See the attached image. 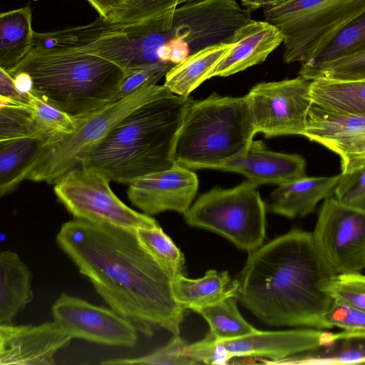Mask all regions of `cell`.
<instances>
[{"mask_svg":"<svg viewBox=\"0 0 365 365\" xmlns=\"http://www.w3.org/2000/svg\"><path fill=\"white\" fill-rule=\"evenodd\" d=\"M58 247L96 292L138 331L179 335L185 309L175 299L172 277L141 245L135 230L75 219L56 235Z\"/></svg>","mask_w":365,"mask_h":365,"instance_id":"cell-1","label":"cell"},{"mask_svg":"<svg viewBox=\"0 0 365 365\" xmlns=\"http://www.w3.org/2000/svg\"><path fill=\"white\" fill-rule=\"evenodd\" d=\"M335 275L312 233L293 229L250 252L235 297L269 326L329 329L333 299L322 285Z\"/></svg>","mask_w":365,"mask_h":365,"instance_id":"cell-2","label":"cell"},{"mask_svg":"<svg viewBox=\"0 0 365 365\" xmlns=\"http://www.w3.org/2000/svg\"><path fill=\"white\" fill-rule=\"evenodd\" d=\"M192 100L169 92L145 103L118 123L81 166L127 185L173 167L177 134Z\"/></svg>","mask_w":365,"mask_h":365,"instance_id":"cell-3","label":"cell"},{"mask_svg":"<svg viewBox=\"0 0 365 365\" xmlns=\"http://www.w3.org/2000/svg\"><path fill=\"white\" fill-rule=\"evenodd\" d=\"M9 73L24 72L29 91L78 117L115 101L125 71L116 64L81 49L33 46Z\"/></svg>","mask_w":365,"mask_h":365,"instance_id":"cell-4","label":"cell"},{"mask_svg":"<svg viewBox=\"0 0 365 365\" xmlns=\"http://www.w3.org/2000/svg\"><path fill=\"white\" fill-rule=\"evenodd\" d=\"M255 134L245 96L213 93L192 100L177 134L175 163L192 170L210 169L244 154Z\"/></svg>","mask_w":365,"mask_h":365,"instance_id":"cell-5","label":"cell"},{"mask_svg":"<svg viewBox=\"0 0 365 365\" xmlns=\"http://www.w3.org/2000/svg\"><path fill=\"white\" fill-rule=\"evenodd\" d=\"M170 92L164 85H145L122 99L111 102L77 118L78 125L69 135L41 144L16 181L54 184L70 170L81 166L112 129L128 114L145 103Z\"/></svg>","mask_w":365,"mask_h":365,"instance_id":"cell-6","label":"cell"},{"mask_svg":"<svg viewBox=\"0 0 365 365\" xmlns=\"http://www.w3.org/2000/svg\"><path fill=\"white\" fill-rule=\"evenodd\" d=\"M364 13L365 0H282L264 9L265 21L284 36L287 63L313 58Z\"/></svg>","mask_w":365,"mask_h":365,"instance_id":"cell-7","label":"cell"},{"mask_svg":"<svg viewBox=\"0 0 365 365\" xmlns=\"http://www.w3.org/2000/svg\"><path fill=\"white\" fill-rule=\"evenodd\" d=\"M171 38L170 30H160L149 21L118 24L101 16L86 25L38 34L40 43L46 48L81 49L116 64L124 71L161 62L158 50Z\"/></svg>","mask_w":365,"mask_h":365,"instance_id":"cell-8","label":"cell"},{"mask_svg":"<svg viewBox=\"0 0 365 365\" xmlns=\"http://www.w3.org/2000/svg\"><path fill=\"white\" fill-rule=\"evenodd\" d=\"M257 187L248 180L229 189L215 187L197 199L185 220L250 253L262 245L266 235V207Z\"/></svg>","mask_w":365,"mask_h":365,"instance_id":"cell-9","label":"cell"},{"mask_svg":"<svg viewBox=\"0 0 365 365\" xmlns=\"http://www.w3.org/2000/svg\"><path fill=\"white\" fill-rule=\"evenodd\" d=\"M109 182L104 175L80 166L59 178L53 190L75 219L135 230L158 225L153 217L123 203Z\"/></svg>","mask_w":365,"mask_h":365,"instance_id":"cell-10","label":"cell"},{"mask_svg":"<svg viewBox=\"0 0 365 365\" xmlns=\"http://www.w3.org/2000/svg\"><path fill=\"white\" fill-rule=\"evenodd\" d=\"M311 82L298 76L253 86L245 98L255 133H262L266 138L303 136L311 103Z\"/></svg>","mask_w":365,"mask_h":365,"instance_id":"cell-11","label":"cell"},{"mask_svg":"<svg viewBox=\"0 0 365 365\" xmlns=\"http://www.w3.org/2000/svg\"><path fill=\"white\" fill-rule=\"evenodd\" d=\"M312 235L336 274L360 273L365 269V212L330 196L324 200Z\"/></svg>","mask_w":365,"mask_h":365,"instance_id":"cell-12","label":"cell"},{"mask_svg":"<svg viewBox=\"0 0 365 365\" xmlns=\"http://www.w3.org/2000/svg\"><path fill=\"white\" fill-rule=\"evenodd\" d=\"M251 21V11L236 0H192L175 10L170 31L173 38L186 42L190 55L209 46L231 43L235 31Z\"/></svg>","mask_w":365,"mask_h":365,"instance_id":"cell-13","label":"cell"},{"mask_svg":"<svg viewBox=\"0 0 365 365\" xmlns=\"http://www.w3.org/2000/svg\"><path fill=\"white\" fill-rule=\"evenodd\" d=\"M51 312L53 320L73 338L128 348L137 344L136 327L111 308L62 293L53 304Z\"/></svg>","mask_w":365,"mask_h":365,"instance_id":"cell-14","label":"cell"},{"mask_svg":"<svg viewBox=\"0 0 365 365\" xmlns=\"http://www.w3.org/2000/svg\"><path fill=\"white\" fill-rule=\"evenodd\" d=\"M197 188V175L175 163L168 169L133 180L128 184L127 195L130 202L148 215L165 211L184 215Z\"/></svg>","mask_w":365,"mask_h":365,"instance_id":"cell-15","label":"cell"},{"mask_svg":"<svg viewBox=\"0 0 365 365\" xmlns=\"http://www.w3.org/2000/svg\"><path fill=\"white\" fill-rule=\"evenodd\" d=\"M73 336L56 322L0 325L1 365H53L58 351Z\"/></svg>","mask_w":365,"mask_h":365,"instance_id":"cell-16","label":"cell"},{"mask_svg":"<svg viewBox=\"0 0 365 365\" xmlns=\"http://www.w3.org/2000/svg\"><path fill=\"white\" fill-rule=\"evenodd\" d=\"M332 332L315 328L286 331H256L235 339L218 340L230 356L261 357L274 364L306 351L315 349L329 342Z\"/></svg>","mask_w":365,"mask_h":365,"instance_id":"cell-17","label":"cell"},{"mask_svg":"<svg viewBox=\"0 0 365 365\" xmlns=\"http://www.w3.org/2000/svg\"><path fill=\"white\" fill-rule=\"evenodd\" d=\"M305 159L296 153H278L269 149L262 140H252L242 155L210 168L240 173L258 186L277 185L306 177Z\"/></svg>","mask_w":365,"mask_h":365,"instance_id":"cell-18","label":"cell"},{"mask_svg":"<svg viewBox=\"0 0 365 365\" xmlns=\"http://www.w3.org/2000/svg\"><path fill=\"white\" fill-rule=\"evenodd\" d=\"M284 40V36L275 26L265 21H251L235 31L230 42L233 46L208 79L226 77L262 63Z\"/></svg>","mask_w":365,"mask_h":365,"instance_id":"cell-19","label":"cell"},{"mask_svg":"<svg viewBox=\"0 0 365 365\" xmlns=\"http://www.w3.org/2000/svg\"><path fill=\"white\" fill-rule=\"evenodd\" d=\"M303 136L341 158L365 138V114L334 111L311 102Z\"/></svg>","mask_w":365,"mask_h":365,"instance_id":"cell-20","label":"cell"},{"mask_svg":"<svg viewBox=\"0 0 365 365\" xmlns=\"http://www.w3.org/2000/svg\"><path fill=\"white\" fill-rule=\"evenodd\" d=\"M340 174L329 177H304L279 185L271 193L269 210L287 218L303 217L318 203L334 195Z\"/></svg>","mask_w":365,"mask_h":365,"instance_id":"cell-21","label":"cell"},{"mask_svg":"<svg viewBox=\"0 0 365 365\" xmlns=\"http://www.w3.org/2000/svg\"><path fill=\"white\" fill-rule=\"evenodd\" d=\"M32 275L19 255L0 253V325L11 324L14 318L34 299Z\"/></svg>","mask_w":365,"mask_h":365,"instance_id":"cell-22","label":"cell"},{"mask_svg":"<svg viewBox=\"0 0 365 365\" xmlns=\"http://www.w3.org/2000/svg\"><path fill=\"white\" fill-rule=\"evenodd\" d=\"M175 300L185 309L194 312L216 304L226 298L235 297L237 281L232 279L227 272L210 269L204 277L190 279L177 274L172 279Z\"/></svg>","mask_w":365,"mask_h":365,"instance_id":"cell-23","label":"cell"},{"mask_svg":"<svg viewBox=\"0 0 365 365\" xmlns=\"http://www.w3.org/2000/svg\"><path fill=\"white\" fill-rule=\"evenodd\" d=\"M233 43H220L191 53L166 73L164 86L173 93L187 97L229 53Z\"/></svg>","mask_w":365,"mask_h":365,"instance_id":"cell-24","label":"cell"},{"mask_svg":"<svg viewBox=\"0 0 365 365\" xmlns=\"http://www.w3.org/2000/svg\"><path fill=\"white\" fill-rule=\"evenodd\" d=\"M29 6L0 14V68L13 69L34 46Z\"/></svg>","mask_w":365,"mask_h":365,"instance_id":"cell-25","label":"cell"},{"mask_svg":"<svg viewBox=\"0 0 365 365\" xmlns=\"http://www.w3.org/2000/svg\"><path fill=\"white\" fill-rule=\"evenodd\" d=\"M276 364H365V332L344 331L334 334L327 344Z\"/></svg>","mask_w":365,"mask_h":365,"instance_id":"cell-26","label":"cell"},{"mask_svg":"<svg viewBox=\"0 0 365 365\" xmlns=\"http://www.w3.org/2000/svg\"><path fill=\"white\" fill-rule=\"evenodd\" d=\"M311 102L326 109L365 114V78L341 81L324 78L312 80Z\"/></svg>","mask_w":365,"mask_h":365,"instance_id":"cell-27","label":"cell"},{"mask_svg":"<svg viewBox=\"0 0 365 365\" xmlns=\"http://www.w3.org/2000/svg\"><path fill=\"white\" fill-rule=\"evenodd\" d=\"M29 103L32 108V138L46 144L63 138L77 128V118L74 117L43 98L27 92Z\"/></svg>","mask_w":365,"mask_h":365,"instance_id":"cell-28","label":"cell"},{"mask_svg":"<svg viewBox=\"0 0 365 365\" xmlns=\"http://www.w3.org/2000/svg\"><path fill=\"white\" fill-rule=\"evenodd\" d=\"M237 301L230 297L196 312L207 321L210 333L217 340L235 339L257 330L240 314Z\"/></svg>","mask_w":365,"mask_h":365,"instance_id":"cell-29","label":"cell"},{"mask_svg":"<svg viewBox=\"0 0 365 365\" xmlns=\"http://www.w3.org/2000/svg\"><path fill=\"white\" fill-rule=\"evenodd\" d=\"M42 143L26 137L0 143V196L12 192L22 170L38 150Z\"/></svg>","mask_w":365,"mask_h":365,"instance_id":"cell-30","label":"cell"},{"mask_svg":"<svg viewBox=\"0 0 365 365\" xmlns=\"http://www.w3.org/2000/svg\"><path fill=\"white\" fill-rule=\"evenodd\" d=\"M365 51V13L343 29L313 58L302 63L299 76L340 56Z\"/></svg>","mask_w":365,"mask_h":365,"instance_id":"cell-31","label":"cell"},{"mask_svg":"<svg viewBox=\"0 0 365 365\" xmlns=\"http://www.w3.org/2000/svg\"><path fill=\"white\" fill-rule=\"evenodd\" d=\"M189 1L192 0H126L108 21L127 24L158 20L170 29L175 10Z\"/></svg>","mask_w":365,"mask_h":365,"instance_id":"cell-32","label":"cell"},{"mask_svg":"<svg viewBox=\"0 0 365 365\" xmlns=\"http://www.w3.org/2000/svg\"><path fill=\"white\" fill-rule=\"evenodd\" d=\"M135 232L141 245L169 272L172 279L177 274H184V255L159 224L140 227Z\"/></svg>","mask_w":365,"mask_h":365,"instance_id":"cell-33","label":"cell"},{"mask_svg":"<svg viewBox=\"0 0 365 365\" xmlns=\"http://www.w3.org/2000/svg\"><path fill=\"white\" fill-rule=\"evenodd\" d=\"M33 113L31 106L0 98V143L32 138Z\"/></svg>","mask_w":365,"mask_h":365,"instance_id":"cell-34","label":"cell"},{"mask_svg":"<svg viewBox=\"0 0 365 365\" xmlns=\"http://www.w3.org/2000/svg\"><path fill=\"white\" fill-rule=\"evenodd\" d=\"M301 76L310 80L318 78L341 81L364 79L365 51L331 60Z\"/></svg>","mask_w":365,"mask_h":365,"instance_id":"cell-35","label":"cell"},{"mask_svg":"<svg viewBox=\"0 0 365 365\" xmlns=\"http://www.w3.org/2000/svg\"><path fill=\"white\" fill-rule=\"evenodd\" d=\"M186 346L185 341L179 335H176L167 344L150 354L137 358L110 359L102 361L101 364L106 365L197 364L185 354Z\"/></svg>","mask_w":365,"mask_h":365,"instance_id":"cell-36","label":"cell"},{"mask_svg":"<svg viewBox=\"0 0 365 365\" xmlns=\"http://www.w3.org/2000/svg\"><path fill=\"white\" fill-rule=\"evenodd\" d=\"M322 288L333 299L365 311V275L361 272L336 274Z\"/></svg>","mask_w":365,"mask_h":365,"instance_id":"cell-37","label":"cell"},{"mask_svg":"<svg viewBox=\"0 0 365 365\" xmlns=\"http://www.w3.org/2000/svg\"><path fill=\"white\" fill-rule=\"evenodd\" d=\"M334 197L341 205L365 212V165L341 173Z\"/></svg>","mask_w":365,"mask_h":365,"instance_id":"cell-38","label":"cell"},{"mask_svg":"<svg viewBox=\"0 0 365 365\" xmlns=\"http://www.w3.org/2000/svg\"><path fill=\"white\" fill-rule=\"evenodd\" d=\"M174 65L170 62H158L125 71V77L115 101L128 96L145 85L157 84Z\"/></svg>","mask_w":365,"mask_h":365,"instance_id":"cell-39","label":"cell"},{"mask_svg":"<svg viewBox=\"0 0 365 365\" xmlns=\"http://www.w3.org/2000/svg\"><path fill=\"white\" fill-rule=\"evenodd\" d=\"M325 320L329 329L336 327L344 331L365 332V311L334 299Z\"/></svg>","mask_w":365,"mask_h":365,"instance_id":"cell-40","label":"cell"},{"mask_svg":"<svg viewBox=\"0 0 365 365\" xmlns=\"http://www.w3.org/2000/svg\"><path fill=\"white\" fill-rule=\"evenodd\" d=\"M185 354L197 364H226L232 358L210 332L201 340L187 344Z\"/></svg>","mask_w":365,"mask_h":365,"instance_id":"cell-41","label":"cell"},{"mask_svg":"<svg viewBox=\"0 0 365 365\" xmlns=\"http://www.w3.org/2000/svg\"><path fill=\"white\" fill-rule=\"evenodd\" d=\"M341 173L365 165V138L340 158Z\"/></svg>","mask_w":365,"mask_h":365,"instance_id":"cell-42","label":"cell"},{"mask_svg":"<svg viewBox=\"0 0 365 365\" xmlns=\"http://www.w3.org/2000/svg\"><path fill=\"white\" fill-rule=\"evenodd\" d=\"M0 98L29 103L28 94L20 92L14 78L2 68H0Z\"/></svg>","mask_w":365,"mask_h":365,"instance_id":"cell-43","label":"cell"},{"mask_svg":"<svg viewBox=\"0 0 365 365\" xmlns=\"http://www.w3.org/2000/svg\"><path fill=\"white\" fill-rule=\"evenodd\" d=\"M166 46L169 52V62L178 64L190 56V49L186 42L182 39L173 38Z\"/></svg>","mask_w":365,"mask_h":365,"instance_id":"cell-44","label":"cell"},{"mask_svg":"<svg viewBox=\"0 0 365 365\" xmlns=\"http://www.w3.org/2000/svg\"><path fill=\"white\" fill-rule=\"evenodd\" d=\"M98 11L99 16L110 20L118 9L126 0H87Z\"/></svg>","mask_w":365,"mask_h":365,"instance_id":"cell-45","label":"cell"},{"mask_svg":"<svg viewBox=\"0 0 365 365\" xmlns=\"http://www.w3.org/2000/svg\"><path fill=\"white\" fill-rule=\"evenodd\" d=\"M282 0H242V4L250 11L279 4Z\"/></svg>","mask_w":365,"mask_h":365,"instance_id":"cell-46","label":"cell"}]
</instances>
